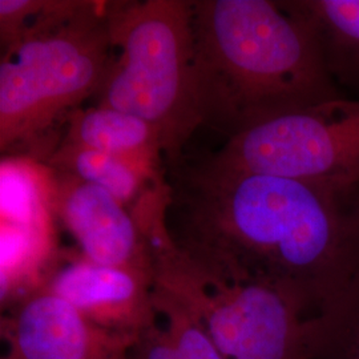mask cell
I'll list each match as a JSON object with an SVG mask.
<instances>
[{"instance_id": "cell-8", "label": "cell", "mask_w": 359, "mask_h": 359, "mask_svg": "<svg viewBox=\"0 0 359 359\" xmlns=\"http://www.w3.org/2000/svg\"><path fill=\"white\" fill-rule=\"evenodd\" d=\"M40 292L67 301L95 325L139 338L158 321L154 273L107 266L79 253H63Z\"/></svg>"}, {"instance_id": "cell-11", "label": "cell", "mask_w": 359, "mask_h": 359, "mask_svg": "<svg viewBox=\"0 0 359 359\" xmlns=\"http://www.w3.org/2000/svg\"><path fill=\"white\" fill-rule=\"evenodd\" d=\"M62 144L115 154L151 167H163L157 129L139 116L96 105L68 116Z\"/></svg>"}, {"instance_id": "cell-13", "label": "cell", "mask_w": 359, "mask_h": 359, "mask_svg": "<svg viewBox=\"0 0 359 359\" xmlns=\"http://www.w3.org/2000/svg\"><path fill=\"white\" fill-rule=\"evenodd\" d=\"M55 172L32 157L7 156L0 163V222L40 225L56 221Z\"/></svg>"}, {"instance_id": "cell-7", "label": "cell", "mask_w": 359, "mask_h": 359, "mask_svg": "<svg viewBox=\"0 0 359 359\" xmlns=\"http://www.w3.org/2000/svg\"><path fill=\"white\" fill-rule=\"evenodd\" d=\"M1 359H129L137 338L103 329L67 301L38 292L1 317Z\"/></svg>"}, {"instance_id": "cell-2", "label": "cell", "mask_w": 359, "mask_h": 359, "mask_svg": "<svg viewBox=\"0 0 359 359\" xmlns=\"http://www.w3.org/2000/svg\"><path fill=\"white\" fill-rule=\"evenodd\" d=\"M203 126L226 139L268 118L345 96L308 27L270 0L192 1Z\"/></svg>"}, {"instance_id": "cell-3", "label": "cell", "mask_w": 359, "mask_h": 359, "mask_svg": "<svg viewBox=\"0 0 359 359\" xmlns=\"http://www.w3.org/2000/svg\"><path fill=\"white\" fill-rule=\"evenodd\" d=\"M109 3L46 1L0 63V149L38 140L96 95L112 60Z\"/></svg>"}, {"instance_id": "cell-10", "label": "cell", "mask_w": 359, "mask_h": 359, "mask_svg": "<svg viewBox=\"0 0 359 359\" xmlns=\"http://www.w3.org/2000/svg\"><path fill=\"white\" fill-rule=\"evenodd\" d=\"M308 27L334 84L359 92V0H287Z\"/></svg>"}, {"instance_id": "cell-6", "label": "cell", "mask_w": 359, "mask_h": 359, "mask_svg": "<svg viewBox=\"0 0 359 359\" xmlns=\"http://www.w3.org/2000/svg\"><path fill=\"white\" fill-rule=\"evenodd\" d=\"M209 156L225 167L359 189V97L346 96L268 118Z\"/></svg>"}, {"instance_id": "cell-5", "label": "cell", "mask_w": 359, "mask_h": 359, "mask_svg": "<svg viewBox=\"0 0 359 359\" xmlns=\"http://www.w3.org/2000/svg\"><path fill=\"white\" fill-rule=\"evenodd\" d=\"M154 287L201 322L226 359H310V318L292 295L258 278L209 274L170 240L152 246Z\"/></svg>"}, {"instance_id": "cell-9", "label": "cell", "mask_w": 359, "mask_h": 359, "mask_svg": "<svg viewBox=\"0 0 359 359\" xmlns=\"http://www.w3.org/2000/svg\"><path fill=\"white\" fill-rule=\"evenodd\" d=\"M53 210L90 262L154 273V252L132 210L102 188L55 170Z\"/></svg>"}, {"instance_id": "cell-1", "label": "cell", "mask_w": 359, "mask_h": 359, "mask_svg": "<svg viewBox=\"0 0 359 359\" xmlns=\"http://www.w3.org/2000/svg\"><path fill=\"white\" fill-rule=\"evenodd\" d=\"M164 181L170 241L209 274L273 283L310 320L359 274V189L245 172L209 154L164 161Z\"/></svg>"}, {"instance_id": "cell-14", "label": "cell", "mask_w": 359, "mask_h": 359, "mask_svg": "<svg viewBox=\"0 0 359 359\" xmlns=\"http://www.w3.org/2000/svg\"><path fill=\"white\" fill-rule=\"evenodd\" d=\"M310 359H359V274L325 314L310 320Z\"/></svg>"}, {"instance_id": "cell-12", "label": "cell", "mask_w": 359, "mask_h": 359, "mask_svg": "<svg viewBox=\"0 0 359 359\" xmlns=\"http://www.w3.org/2000/svg\"><path fill=\"white\" fill-rule=\"evenodd\" d=\"M47 165L102 188L126 206L135 205L144 193L164 180V165L151 167L115 154L65 144L57 145Z\"/></svg>"}, {"instance_id": "cell-15", "label": "cell", "mask_w": 359, "mask_h": 359, "mask_svg": "<svg viewBox=\"0 0 359 359\" xmlns=\"http://www.w3.org/2000/svg\"><path fill=\"white\" fill-rule=\"evenodd\" d=\"M154 306L172 345L173 359H226L205 327L173 297L154 287Z\"/></svg>"}, {"instance_id": "cell-4", "label": "cell", "mask_w": 359, "mask_h": 359, "mask_svg": "<svg viewBox=\"0 0 359 359\" xmlns=\"http://www.w3.org/2000/svg\"><path fill=\"white\" fill-rule=\"evenodd\" d=\"M112 59L97 105L139 116L157 129L164 161L179 158L203 127L196 96L192 1L109 3Z\"/></svg>"}]
</instances>
